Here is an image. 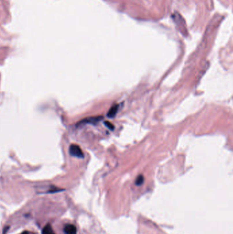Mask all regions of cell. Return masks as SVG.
Listing matches in <instances>:
<instances>
[{"label":"cell","instance_id":"5b68a950","mask_svg":"<svg viewBox=\"0 0 233 234\" xmlns=\"http://www.w3.org/2000/svg\"><path fill=\"white\" fill-rule=\"evenodd\" d=\"M42 234H55V233L54 232L51 224H48L42 229Z\"/></svg>","mask_w":233,"mask_h":234},{"label":"cell","instance_id":"6da1fadb","mask_svg":"<svg viewBox=\"0 0 233 234\" xmlns=\"http://www.w3.org/2000/svg\"><path fill=\"white\" fill-rule=\"evenodd\" d=\"M69 153L70 155L78 158H83L84 157L83 153L81 151V148L77 145H71L70 146Z\"/></svg>","mask_w":233,"mask_h":234},{"label":"cell","instance_id":"8992f818","mask_svg":"<svg viewBox=\"0 0 233 234\" xmlns=\"http://www.w3.org/2000/svg\"><path fill=\"white\" fill-rule=\"evenodd\" d=\"M143 181H144V178H143V175H139L138 177L136 178V180H135V185L136 186H141V184L143 183Z\"/></svg>","mask_w":233,"mask_h":234},{"label":"cell","instance_id":"277c9868","mask_svg":"<svg viewBox=\"0 0 233 234\" xmlns=\"http://www.w3.org/2000/svg\"><path fill=\"white\" fill-rule=\"evenodd\" d=\"M119 106L118 104L113 105V106H111V108L109 109V112L107 114V117L109 118H114V117L116 115L117 112H118Z\"/></svg>","mask_w":233,"mask_h":234},{"label":"cell","instance_id":"7a4b0ae2","mask_svg":"<svg viewBox=\"0 0 233 234\" xmlns=\"http://www.w3.org/2000/svg\"><path fill=\"white\" fill-rule=\"evenodd\" d=\"M102 119V117L87 118V119L82 120L81 122H79V124H94V123H97Z\"/></svg>","mask_w":233,"mask_h":234},{"label":"cell","instance_id":"52a82bcc","mask_svg":"<svg viewBox=\"0 0 233 234\" xmlns=\"http://www.w3.org/2000/svg\"><path fill=\"white\" fill-rule=\"evenodd\" d=\"M105 125L106 127H107V128H109V130H114V126H113V125L111 124V123H110L109 122H108V121H105Z\"/></svg>","mask_w":233,"mask_h":234},{"label":"cell","instance_id":"ba28073f","mask_svg":"<svg viewBox=\"0 0 233 234\" xmlns=\"http://www.w3.org/2000/svg\"><path fill=\"white\" fill-rule=\"evenodd\" d=\"M21 234H29V232H27V231H24L23 233H22Z\"/></svg>","mask_w":233,"mask_h":234},{"label":"cell","instance_id":"3957f363","mask_svg":"<svg viewBox=\"0 0 233 234\" xmlns=\"http://www.w3.org/2000/svg\"><path fill=\"white\" fill-rule=\"evenodd\" d=\"M64 232L65 234H77V228L74 224H66L64 227Z\"/></svg>","mask_w":233,"mask_h":234}]
</instances>
